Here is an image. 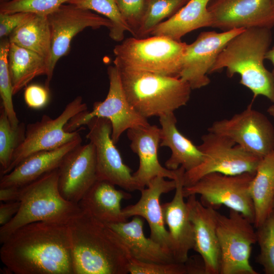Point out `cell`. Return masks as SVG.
I'll list each match as a JSON object with an SVG mask.
<instances>
[{"label": "cell", "instance_id": "cell-40", "mask_svg": "<svg viewBox=\"0 0 274 274\" xmlns=\"http://www.w3.org/2000/svg\"><path fill=\"white\" fill-rule=\"evenodd\" d=\"M20 207L19 200L3 202L0 203V225L3 226L9 222L16 215Z\"/></svg>", "mask_w": 274, "mask_h": 274}, {"label": "cell", "instance_id": "cell-10", "mask_svg": "<svg viewBox=\"0 0 274 274\" xmlns=\"http://www.w3.org/2000/svg\"><path fill=\"white\" fill-rule=\"evenodd\" d=\"M216 217L220 274H258L250 262L252 246L257 243L253 223L231 209L228 216L217 212Z\"/></svg>", "mask_w": 274, "mask_h": 274}, {"label": "cell", "instance_id": "cell-8", "mask_svg": "<svg viewBox=\"0 0 274 274\" xmlns=\"http://www.w3.org/2000/svg\"><path fill=\"white\" fill-rule=\"evenodd\" d=\"M255 174H208L194 184L184 186L183 195L185 197L199 195L203 206L215 210L225 206L239 212L254 224L255 212L250 187Z\"/></svg>", "mask_w": 274, "mask_h": 274}, {"label": "cell", "instance_id": "cell-3", "mask_svg": "<svg viewBox=\"0 0 274 274\" xmlns=\"http://www.w3.org/2000/svg\"><path fill=\"white\" fill-rule=\"evenodd\" d=\"M272 41L271 29H245L232 38L219 54L209 74L226 69L227 75L241 76L240 83L249 89L253 98L259 95L274 102V76L264 64Z\"/></svg>", "mask_w": 274, "mask_h": 274}, {"label": "cell", "instance_id": "cell-22", "mask_svg": "<svg viewBox=\"0 0 274 274\" xmlns=\"http://www.w3.org/2000/svg\"><path fill=\"white\" fill-rule=\"evenodd\" d=\"M81 142L80 136L55 149L32 154L1 177L0 188L22 187L58 168L66 155Z\"/></svg>", "mask_w": 274, "mask_h": 274}, {"label": "cell", "instance_id": "cell-30", "mask_svg": "<svg viewBox=\"0 0 274 274\" xmlns=\"http://www.w3.org/2000/svg\"><path fill=\"white\" fill-rule=\"evenodd\" d=\"M26 125L19 123L13 126L3 107L0 109V173L3 176L9 167L16 150L25 138Z\"/></svg>", "mask_w": 274, "mask_h": 274}, {"label": "cell", "instance_id": "cell-33", "mask_svg": "<svg viewBox=\"0 0 274 274\" xmlns=\"http://www.w3.org/2000/svg\"><path fill=\"white\" fill-rule=\"evenodd\" d=\"M9 39H1L0 42V95L1 106L4 108L11 125L16 126L19 124L13 103V86L8 61L10 47Z\"/></svg>", "mask_w": 274, "mask_h": 274}, {"label": "cell", "instance_id": "cell-32", "mask_svg": "<svg viewBox=\"0 0 274 274\" xmlns=\"http://www.w3.org/2000/svg\"><path fill=\"white\" fill-rule=\"evenodd\" d=\"M190 0H149L147 10L142 25L134 37H148L155 27L165 18H170Z\"/></svg>", "mask_w": 274, "mask_h": 274}, {"label": "cell", "instance_id": "cell-13", "mask_svg": "<svg viewBox=\"0 0 274 274\" xmlns=\"http://www.w3.org/2000/svg\"><path fill=\"white\" fill-rule=\"evenodd\" d=\"M51 35V57L45 86L49 88L54 70L58 60L70 51L72 39L85 28L104 26L109 30L111 21L91 11L67 4L62 5L47 16Z\"/></svg>", "mask_w": 274, "mask_h": 274}, {"label": "cell", "instance_id": "cell-11", "mask_svg": "<svg viewBox=\"0 0 274 274\" xmlns=\"http://www.w3.org/2000/svg\"><path fill=\"white\" fill-rule=\"evenodd\" d=\"M86 110L87 105L81 96H78L56 118L44 115L40 120L26 125L25 140L15 151L11 164L3 175L33 154L55 149L80 137L79 129L68 132L65 131L64 126L74 116Z\"/></svg>", "mask_w": 274, "mask_h": 274}, {"label": "cell", "instance_id": "cell-17", "mask_svg": "<svg viewBox=\"0 0 274 274\" xmlns=\"http://www.w3.org/2000/svg\"><path fill=\"white\" fill-rule=\"evenodd\" d=\"M58 188L67 200L78 204L98 180L95 148L89 142L70 151L58 168Z\"/></svg>", "mask_w": 274, "mask_h": 274}, {"label": "cell", "instance_id": "cell-2", "mask_svg": "<svg viewBox=\"0 0 274 274\" xmlns=\"http://www.w3.org/2000/svg\"><path fill=\"white\" fill-rule=\"evenodd\" d=\"M74 274H126L131 256L109 226L82 212L68 224Z\"/></svg>", "mask_w": 274, "mask_h": 274}, {"label": "cell", "instance_id": "cell-14", "mask_svg": "<svg viewBox=\"0 0 274 274\" xmlns=\"http://www.w3.org/2000/svg\"><path fill=\"white\" fill-rule=\"evenodd\" d=\"M86 125L89 130L86 138L95 148L98 180L109 182L126 191H140L131 169L124 163L112 139L110 121L93 117Z\"/></svg>", "mask_w": 274, "mask_h": 274}, {"label": "cell", "instance_id": "cell-37", "mask_svg": "<svg viewBox=\"0 0 274 274\" xmlns=\"http://www.w3.org/2000/svg\"><path fill=\"white\" fill-rule=\"evenodd\" d=\"M119 10L131 33L135 37L147 10L149 0H116Z\"/></svg>", "mask_w": 274, "mask_h": 274}, {"label": "cell", "instance_id": "cell-9", "mask_svg": "<svg viewBox=\"0 0 274 274\" xmlns=\"http://www.w3.org/2000/svg\"><path fill=\"white\" fill-rule=\"evenodd\" d=\"M107 73L110 86L105 100L95 102L91 111L86 110L74 116L66 124L64 130L68 132L76 131L93 117L106 118L111 123V138L116 144L125 131L150 124L147 119L140 115L128 100L118 68L115 65L109 66Z\"/></svg>", "mask_w": 274, "mask_h": 274}, {"label": "cell", "instance_id": "cell-18", "mask_svg": "<svg viewBox=\"0 0 274 274\" xmlns=\"http://www.w3.org/2000/svg\"><path fill=\"white\" fill-rule=\"evenodd\" d=\"M177 169L176 187L173 199L161 204L163 220L168 227L170 250L175 261L184 263L189 258V252L194 246V229L189 216L188 209L183 193V167Z\"/></svg>", "mask_w": 274, "mask_h": 274}, {"label": "cell", "instance_id": "cell-46", "mask_svg": "<svg viewBox=\"0 0 274 274\" xmlns=\"http://www.w3.org/2000/svg\"><path fill=\"white\" fill-rule=\"evenodd\" d=\"M271 1H272V3H273V4L274 5V0H271Z\"/></svg>", "mask_w": 274, "mask_h": 274}, {"label": "cell", "instance_id": "cell-21", "mask_svg": "<svg viewBox=\"0 0 274 274\" xmlns=\"http://www.w3.org/2000/svg\"><path fill=\"white\" fill-rule=\"evenodd\" d=\"M131 150L139 158L138 169L133 176L140 191L156 177L175 180L177 169L170 170L159 163L158 150L160 143V128L155 125L135 127L127 130Z\"/></svg>", "mask_w": 274, "mask_h": 274}, {"label": "cell", "instance_id": "cell-5", "mask_svg": "<svg viewBox=\"0 0 274 274\" xmlns=\"http://www.w3.org/2000/svg\"><path fill=\"white\" fill-rule=\"evenodd\" d=\"M118 69L128 100L147 119L174 113L189 100L192 89L178 77Z\"/></svg>", "mask_w": 274, "mask_h": 274}, {"label": "cell", "instance_id": "cell-28", "mask_svg": "<svg viewBox=\"0 0 274 274\" xmlns=\"http://www.w3.org/2000/svg\"><path fill=\"white\" fill-rule=\"evenodd\" d=\"M8 61L13 95L35 77L48 75V64L42 56L14 43H10Z\"/></svg>", "mask_w": 274, "mask_h": 274}, {"label": "cell", "instance_id": "cell-19", "mask_svg": "<svg viewBox=\"0 0 274 274\" xmlns=\"http://www.w3.org/2000/svg\"><path fill=\"white\" fill-rule=\"evenodd\" d=\"M192 195L186 201L194 235L193 249L202 258L206 274H220L221 254L216 210L203 206Z\"/></svg>", "mask_w": 274, "mask_h": 274}, {"label": "cell", "instance_id": "cell-1", "mask_svg": "<svg viewBox=\"0 0 274 274\" xmlns=\"http://www.w3.org/2000/svg\"><path fill=\"white\" fill-rule=\"evenodd\" d=\"M1 244V259L11 273L74 274L67 224L31 223L15 230Z\"/></svg>", "mask_w": 274, "mask_h": 274}, {"label": "cell", "instance_id": "cell-27", "mask_svg": "<svg viewBox=\"0 0 274 274\" xmlns=\"http://www.w3.org/2000/svg\"><path fill=\"white\" fill-rule=\"evenodd\" d=\"M250 194L255 212L253 224L257 228L273 211L274 150L260 160L251 184Z\"/></svg>", "mask_w": 274, "mask_h": 274}, {"label": "cell", "instance_id": "cell-44", "mask_svg": "<svg viewBox=\"0 0 274 274\" xmlns=\"http://www.w3.org/2000/svg\"><path fill=\"white\" fill-rule=\"evenodd\" d=\"M272 211L274 212V199L272 203Z\"/></svg>", "mask_w": 274, "mask_h": 274}, {"label": "cell", "instance_id": "cell-45", "mask_svg": "<svg viewBox=\"0 0 274 274\" xmlns=\"http://www.w3.org/2000/svg\"><path fill=\"white\" fill-rule=\"evenodd\" d=\"M9 1V0H0V2L1 3V2H7V1Z\"/></svg>", "mask_w": 274, "mask_h": 274}, {"label": "cell", "instance_id": "cell-24", "mask_svg": "<svg viewBox=\"0 0 274 274\" xmlns=\"http://www.w3.org/2000/svg\"><path fill=\"white\" fill-rule=\"evenodd\" d=\"M108 224L118 234L131 257L150 263L176 262L169 251L150 237L145 236L143 230L144 221L139 216H134L129 222Z\"/></svg>", "mask_w": 274, "mask_h": 274}, {"label": "cell", "instance_id": "cell-39", "mask_svg": "<svg viewBox=\"0 0 274 274\" xmlns=\"http://www.w3.org/2000/svg\"><path fill=\"white\" fill-rule=\"evenodd\" d=\"M35 14L28 12L0 13V37H9L17 27L30 19Z\"/></svg>", "mask_w": 274, "mask_h": 274}, {"label": "cell", "instance_id": "cell-41", "mask_svg": "<svg viewBox=\"0 0 274 274\" xmlns=\"http://www.w3.org/2000/svg\"><path fill=\"white\" fill-rule=\"evenodd\" d=\"M20 187H6L0 188V200L9 202L19 200Z\"/></svg>", "mask_w": 274, "mask_h": 274}, {"label": "cell", "instance_id": "cell-35", "mask_svg": "<svg viewBox=\"0 0 274 274\" xmlns=\"http://www.w3.org/2000/svg\"><path fill=\"white\" fill-rule=\"evenodd\" d=\"M257 243L260 253L256 261L263 268L266 274H274V212L256 228Z\"/></svg>", "mask_w": 274, "mask_h": 274}, {"label": "cell", "instance_id": "cell-43", "mask_svg": "<svg viewBox=\"0 0 274 274\" xmlns=\"http://www.w3.org/2000/svg\"><path fill=\"white\" fill-rule=\"evenodd\" d=\"M274 76V68L272 71ZM267 113L272 117L274 118V102H272V105L270 106L267 109Z\"/></svg>", "mask_w": 274, "mask_h": 274}, {"label": "cell", "instance_id": "cell-12", "mask_svg": "<svg viewBox=\"0 0 274 274\" xmlns=\"http://www.w3.org/2000/svg\"><path fill=\"white\" fill-rule=\"evenodd\" d=\"M208 131L227 136L260 158L274 150V127L252 104L230 118L214 121Z\"/></svg>", "mask_w": 274, "mask_h": 274}, {"label": "cell", "instance_id": "cell-15", "mask_svg": "<svg viewBox=\"0 0 274 274\" xmlns=\"http://www.w3.org/2000/svg\"><path fill=\"white\" fill-rule=\"evenodd\" d=\"M244 29L200 33L192 43L187 44L179 78L187 82L192 89L208 85L211 81L208 75L219 54L232 38Z\"/></svg>", "mask_w": 274, "mask_h": 274}, {"label": "cell", "instance_id": "cell-36", "mask_svg": "<svg viewBox=\"0 0 274 274\" xmlns=\"http://www.w3.org/2000/svg\"><path fill=\"white\" fill-rule=\"evenodd\" d=\"M70 0H9L1 2L0 13L28 12L48 16Z\"/></svg>", "mask_w": 274, "mask_h": 274}, {"label": "cell", "instance_id": "cell-16", "mask_svg": "<svg viewBox=\"0 0 274 274\" xmlns=\"http://www.w3.org/2000/svg\"><path fill=\"white\" fill-rule=\"evenodd\" d=\"M208 9L212 18L211 27L223 31L274 26L271 0H211Z\"/></svg>", "mask_w": 274, "mask_h": 274}, {"label": "cell", "instance_id": "cell-34", "mask_svg": "<svg viewBox=\"0 0 274 274\" xmlns=\"http://www.w3.org/2000/svg\"><path fill=\"white\" fill-rule=\"evenodd\" d=\"M130 274H198L197 264L193 258L189 257L184 263H157L145 262L132 257L128 264Z\"/></svg>", "mask_w": 274, "mask_h": 274}, {"label": "cell", "instance_id": "cell-20", "mask_svg": "<svg viewBox=\"0 0 274 274\" xmlns=\"http://www.w3.org/2000/svg\"><path fill=\"white\" fill-rule=\"evenodd\" d=\"M164 178L156 177L153 179L147 188L140 191L138 201L122 209V212L127 219L134 216L144 218L150 227V238L172 253L169 234L165 228L160 198L162 194L175 190L176 181Z\"/></svg>", "mask_w": 274, "mask_h": 274}, {"label": "cell", "instance_id": "cell-31", "mask_svg": "<svg viewBox=\"0 0 274 274\" xmlns=\"http://www.w3.org/2000/svg\"><path fill=\"white\" fill-rule=\"evenodd\" d=\"M67 4L94 11L109 19L113 24L109 30V36L115 41H122L125 31L131 33L119 10L116 0H70Z\"/></svg>", "mask_w": 274, "mask_h": 274}, {"label": "cell", "instance_id": "cell-6", "mask_svg": "<svg viewBox=\"0 0 274 274\" xmlns=\"http://www.w3.org/2000/svg\"><path fill=\"white\" fill-rule=\"evenodd\" d=\"M187 46L163 36L129 38L115 46L113 62L119 69L179 77Z\"/></svg>", "mask_w": 274, "mask_h": 274}, {"label": "cell", "instance_id": "cell-23", "mask_svg": "<svg viewBox=\"0 0 274 274\" xmlns=\"http://www.w3.org/2000/svg\"><path fill=\"white\" fill-rule=\"evenodd\" d=\"M131 195L118 190L112 183L97 180L78 203L83 212L107 224L126 221L121 201L129 199Z\"/></svg>", "mask_w": 274, "mask_h": 274}, {"label": "cell", "instance_id": "cell-4", "mask_svg": "<svg viewBox=\"0 0 274 274\" xmlns=\"http://www.w3.org/2000/svg\"><path fill=\"white\" fill-rule=\"evenodd\" d=\"M20 209L7 224L0 227V243L20 227L36 222L68 225L80 215L78 204L65 199L58 188V168L20 187Z\"/></svg>", "mask_w": 274, "mask_h": 274}, {"label": "cell", "instance_id": "cell-29", "mask_svg": "<svg viewBox=\"0 0 274 274\" xmlns=\"http://www.w3.org/2000/svg\"><path fill=\"white\" fill-rule=\"evenodd\" d=\"M10 43L33 51L48 62L51 57V35L47 16L35 14L9 36Z\"/></svg>", "mask_w": 274, "mask_h": 274}, {"label": "cell", "instance_id": "cell-7", "mask_svg": "<svg viewBox=\"0 0 274 274\" xmlns=\"http://www.w3.org/2000/svg\"><path fill=\"white\" fill-rule=\"evenodd\" d=\"M197 146L203 154L202 161L195 168L185 172L184 186L192 185L204 176L218 173L236 175L255 173L262 158L245 150L230 138L208 131Z\"/></svg>", "mask_w": 274, "mask_h": 274}, {"label": "cell", "instance_id": "cell-25", "mask_svg": "<svg viewBox=\"0 0 274 274\" xmlns=\"http://www.w3.org/2000/svg\"><path fill=\"white\" fill-rule=\"evenodd\" d=\"M159 118L161 125L160 146L167 147L172 151L165 162L166 168L176 170L181 166L187 172L198 166L203 159V154L197 146L179 131L174 113Z\"/></svg>", "mask_w": 274, "mask_h": 274}, {"label": "cell", "instance_id": "cell-38", "mask_svg": "<svg viewBox=\"0 0 274 274\" xmlns=\"http://www.w3.org/2000/svg\"><path fill=\"white\" fill-rule=\"evenodd\" d=\"M49 88L39 84H31L27 86L24 93V99L26 105L33 109L45 107L49 100Z\"/></svg>", "mask_w": 274, "mask_h": 274}, {"label": "cell", "instance_id": "cell-26", "mask_svg": "<svg viewBox=\"0 0 274 274\" xmlns=\"http://www.w3.org/2000/svg\"><path fill=\"white\" fill-rule=\"evenodd\" d=\"M211 0H190L175 15L152 30L153 36H163L181 41L187 33L202 27H212L208 6Z\"/></svg>", "mask_w": 274, "mask_h": 274}, {"label": "cell", "instance_id": "cell-42", "mask_svg": "<svg viewBox=\"0 0 274 274\" xmlns=\"http://www.w3.org/2000/svg\"><path fill=\"white\" fill-rule=\"evenodd\" d=\"M265 59L270 60L274 65V46L266 53Z\"/></svg>", "mask_w": 274, "mask_h": 274}]
</instances>
